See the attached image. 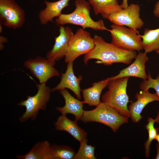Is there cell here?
I'll list each match as a JSON object with an SVG mask.
<instances>
[{"label": "cell", "instance_id": "2e32d148", "mask_svg": "<svg viewBox=\"0 0 159 159\" xmlns=\"http://www.w3.org/2000/svg\"><path fill=\"white\" fill-rule=\"evenodd\" d=\"M70 0H59L55 2L44 1L46 5L44 9L39 12L38 17L41 24L44 25L53 19L59 17L62 10L69 6Z\"/></svg>", "mask_w": 159, "mask_h": 159}, {"label": "cell", "instance_id": "484cf974", "mask_svg": "<svg viewBox=\"0 0 159 159\" xmlns=\"http://www.w3.org/2000/svg\"><path fill=\"white\" fill-rule=\"evenodd\" d=\"M153 14L155 16L159 18V0L156 3L153 11Z\"/></svg>", "mask_w": 159, "mask_h": 159}, {"label": "cell", "instance_id": "4dcf8cb0", "mask_svg": "<svg viewBox=\"0 0 159 159\" xmlns=\"http://www.w3.org/2000/svg\"><path fill=\"white\" fill-rule=\"evenodd\" d=\"M155 139L158 141V144L159 145V133H158L155 138Z\"/></svg>", "mask_w": 159, "mask_h": 159}, {"label": "cell", "instance_id": "52a82bcc", "mask_svg": "<svg viewBox=\"0 0 159 159\" xmlns=\"http://www.w3.org/2000/svg\"><path fill=\"white\" fill-rule=\"evenodd\" d=\"M95 44L90 33L82 28L78 29L71 36L65 56L66 63L73 62L79 56L86 54L93 49Z\"/></svg>", "mask_w": 159, "mask_h": 159}, {"label": "cell", "instance_id": "e0dca14e", "mask_svg": "<svg viewBox=\"0 0 159 159\" xmlns=\"http://www.w3.org/2000/svg\"><path fill=\"white\" fill-rule=\"evenodd\" d=\"M76 122L69 119L65 115H62L57 118L54 125L56 130L67 132L80 142L87 138V134Z\"/></svg>", "mask_w": 159, "mask_h": 159}, {"label": "cell", "instance_id": "9c48e42d", "mask_svg": "<svg viewBox=\"0 0 159 159\" xmlns=\"http://www.w3.org/2000/svg\"><path fill=\"white\" fill-rule=\"evenodd\" d=\"M55 61L38 56L29 58L25 62L24 66L29 70L40 84H46L47 80L55 76H59V72L54 68Z\"/></svg>", "mask_w": 159, "mask_h": 159}, {"label": "cell", "instance_id": "f1b7e54d", "mask_svg": "<svg viewBox=\"0 0 159 159\" xmlns=\"http://www.w3.org/2000/svg\"><path fill=\"white\" fill-rule=\"evenodd\" d=\"M157 153L156 156L155 158L156 159H159V145L158 144L157 145Z\"/></svg>", "mask_w": 159, "mask_h": 159}, {"label": "cell", "instance_id": "d4e9b609", "mask_svg": "<svg viewBox=\"0 0 159 159\" xmlns=\"http://www.w3.org/2000/svg\"><path fill=\"white\" fill-rule=\"evenodd\" d=\"M150 88H153L155 90L159 97V73L156 78L153 79L149 72L147 79L143 80L140 84V89L141 90H148Z\"/></svg>", "mask_w": 159, "mask_h": 159}, {"label": "cell", "instance_id": "4fadbf2b", "mask_svg": "<svg viewBox=\"0 0 159 159\" xmlns=\"http://www.w3.org/2000/svg\"><path fill=\"white\" fill-rule=\"evenodd\" d=\"M137 100L132 102L128 107L130 117L134 122H138L142 118L140 114L146 105L154 101H159L157 93H151L148 90H141L135 95Z\"/></svg>", "mask_w": 159, "mask_h": 159}, {"label": "cell", "instance_id": "4316f807", "mask_svg": "<svg viewBox=\"0 0 159 159\" xmlns=\"http://www.w3.org/2000/svg\"><path fill=\"white\" fill-rule=\"evenodd\" d=\"M7 39L6 38V37L3 36H0V49L1 50H2L4 48V45L3 44L7 42Z\"/></svg>", "mask_w": 159, "mask_h": 159}, {"label": "cell", "instance_id": "8fae6325", "mask_svg": "<svg viewBox=\"0 0 159 159\" xmlns=\"http://www.w3.org/2000/svg\"><path fill=\"white\" fill-rule=\"evenodd\" d=\"M59 35L55 38V42L52 49L48 51L46 58L58 61L65 57L69 40L73 34L72 29L68 26H60Z\"/></svg>", "mask_w": 159, "mask_h": 159}, {"label": "cell", "instance_id": "d6986e66", "mask_svg": "<svg viewBox=\"0 0 159 159\" xmlns=\"http://www.w3.org/2000/svg\"><path fill=\"white\" fill-rule=\"evenodd\" d=\"M108 81L106 79L93 83L91 87L82 90L84 103L90 106L98 105L101 102L100 97L102 92L107 86Z\"/></svg>", "mask_w": 159, "mask_h": 159}, {"label": "cell", "instance_id": "277c9868", "mask_svg": "<svg viewBox=\"0 0 159 159\" xmlns=\"http://www.w3.org/2000/svg\"><path fill=\"white\" fill-rule=\"evenodd\" d=\"M96 107L92 110H84L81 120L85 123H102L110 127L114 132L121 125L128 122V117L102 102Z\"/></svg>", "mask_w": 159, "mask_h": 159}, {"label": "cell", "instance_id": "44dd1931", "mask_svg": "<svg viewBox=\"0 0 159 159\" xmlns=\"http://www.w3.org/2000/svg\"><path fill=\"white\" fill-rule=\"evenodd\" d=\"M142 39L143 48L146 53L159 49V28L154 29H145Z\"/></svg>", "mask_w": 159, "mask_h": 159}, {"label": "cell", "instance_id": "83f0119b", "mask_svg": "<svg viewBox=\"0 0 159 159\" xmlns=\"http://www.w3.org/2000/svg\"><path fill=\"white\" fill-rule=\"evenodd\" d=\"M123 9H124L128 6L127 0H122V4L120 5Z\"/></svg>", "mask_w": 159, "mask_h": 159}, {"label": "cell", "instance_id": "603a6c76", "mask_svg": "<svg viewBox=\"0 0 159 159\" xmlns=\"http://www.w3.org/2000/svg\"><path fill=\"white\" fill-rule=\"evenodd\" d=\"M87 138L80 142V146L79 150L75 155L74 159H96L95 155V148L87 144Z\"/></svg>", "mask_w": 159, "mask_h": 159}, {"label": "cell", "instance_id": "6da1fadb", "mask_svg": "<svg viewBox=\"0 0 159 159\" xmlns=\"http://www.w3.org/2000/svg\"><path fill=\"white\" fill-rule=\"evenodd\" d=\"M95 44L92 50L85 55L83 61L85 64L91 59H95L106 65L116 63L130 64L137 55L136 51H130L119 48L112 43H107L101 37L95 35Z\"/></svg>", "mask_w": 159, "mask_h": 159}, {"label": "cell", "instance_id": "cb8c5ba5", "mask_svg": "<svg viewBox=\"0 0 159 159\" xmlns=\"http://www.w3.org/2000/svg\"><path fill=\"white\" fill-rule=\"evenodd\" d=\"M148 123L146 125V128L148 133V138L145 144V155L146 158H148L150 154V147L152 141L155 139L157 135L158 129L155 127L154 124L155 120L151 117H148Z\"/></svg>", "mask_w": 159, "mask_h": 159}, {"label": "cell", "instance_id": "7a4b0ae2", "mask_svg": "<svg viewBox=\"0 0 159 159\" xmlns=\"http://www.w3.org/2000/svg\"><path fill=\"white\" fill-rule=\"evenodd\" d=\"M75 9L72 13L68 14H62L56 18V23L63 26L67 24H72L80 26L84 29L90 28L95 30L108 31L105 26L102 20L95 21L90 16V4L85 0H76Z\"/></svg>", "mask_w": 159, "mask_h": 159}, {"label": "cell", "instance_id": "3957f363", "mask_svg": "<svg viewBox=\"0 0 159 159\" xmlns=\"http://www.w3.org/2000/svg\"><path fill=\"white\" fill-rule=\"evenodd\" d=\"M129 78L126 77L109 80L108 90L101 97L102 102L128 118L130 114L127 105L129 101L126 89Z\"/></svg>", "mask_w": 159, "mask_h": 159}, {"label": "cell", "instance_id": "7c38bea8", "mask_svg": "<svg viewBox=\"0 0 159 159\" xmlns=\"http://www.w3.org/2000/svg\"><path fill=\"white\" fill-rule=\"evenodd\" d=\"M147 53L139 52L136 56L134 62L127 67L120 71L117 75L107 78L108 80L112 79L130 77H137L146 80L148 75L145 71L146 63L148 58Z\"/></svg>", "mask_w": 159, "mask_h": 159}, {"label": "cell", "instance_id": "5b68a950", "mask_svg": "<svg viewBox=\"0 0 159 159\" xmlns=\"http://www.w3.org/2000/svg\"><path fill=\"white\" fill-rule=\"evenodd\" d=\"M37 92L33 96H27L26 99L18 104L20 106L26 108L25 112L19 118L21 122H25L29 119L34 120L40 110H45L49 102L51 90L46 84H39L36 85Z\"/></svg>", "mask_w": 159, "mask_h": 159}, {"label": "cell", "instance_id": "5bb4252c", "mask_svg": "<svg viewBox=\"0 0 159 159\" xmlns=\"http://www.w3.org/2000/svg\"><path fill=\"white\" fill-rule=\"evenodd\" d=\"M73 63H68L66 72L62 74L60 82L56 87L51 89V92L67 88L72 91L78 99H80V83L82 77L80 75L77 77L75 76L73 71Z\"/></svg>", "mask_w": 159, "mask_h": 159}, {"label": "cell", "instance_id": "ba28073f", "mask_svg": "<svg viewBox=\"0 0 159 159\" xmlns=\"http://www.w3.org/2000/svg\"><path fill=\"white\" fill-rule=\"evenodd\" d=\"M24 11L14 0H0V24L13 29L21 27L25 21Z\"/></svg>", "mask_w": 159, "mask_h": 159}, {"label": "cell", "instance_id": "ffe728a7", "mask_svg": "<svg viewBox=\"0 0 159 159\" xmlns=\"http://www.w3.org/2000/svg\"><path fill=\"white\" fill-rule=\"evenodd\" d=\"M51 145L47 141L39 142L27 153L16 157L19 159H50Z\"/></svg>", "mask_w": 159, "mask_h": 159}, {"label": "cell", "instance_id": "1f68e13d", "mask_svg": "<svg viewBox=\"0 0 159 159\" xmlns=\"http://www.w3.org/2000/svg\"><path fill=\"white\" fill-rule=\"evenodd\" d=\"M2 25L0 24V33H1L2 32Z\"/></svg>", "mask_w": 159, "mask_h": 159}, {"label": "cell", "instance_id": "d6a6232c", "mask_svg": "<svg viewBox=\"0 0 159 159\" xmlns=\"http://www.w3.org/2000/svg\"><path fill=\"white\" fill-rule=\"evenodd\" d=\"M156 53L159 54V49L156 51Z\"/></svg>", "mask_w": 159, "mask_h": 159}, {"label": "cell", "instance_id": "30bf717a", "mask_svg": "<svg viewBox=\"0 0 159 159\" xmlns=\"http://www.w3.org/2000/svg\"><path fill=\"white\" fill-rule=\"evenodd\" d=\"M140 9L139 5L132 3L125 8L110 15L107 19L113 24L139 29L144 25L140 17Z\"/></svg>", "mask_w": 159, "mask_h": 159}, {"label": "cell", "instance_id": "ac0fdd59", "mask_svg": "<svg viewBox=\"0 0 159 159\" xmlns=\"http://www.w3.org/2000/svg\"><path fill=\"white\" fill-rule=\"evenodd\" d=\"M95 15L100 14L103 18L107 19L111 14L122 9L117 0H88Z\"/></svg>", "mask_w": 159, "mask_h": 159}, {"label": "cell", "instance_id": "7402d4cb", "mask_svg": "<svg viewBox=\"0 0 159 159\" xmlns=\"http://www.w3.org/2000/svg\"><path fill=\"white\" fill-rule=\"evenodd\" d=\"M76 153L69 146L56 144L51 145L50 150V159H72Z\"/></svg>", "mask_w": 159, "mask_h": 159}, {"label": "cell", "instance_id": "f546056e", "mask_svg": "<svg viewBox=\"0 0 159 159\" xmlns=\"http://www.w3.org/2000/svg\"><path fill=\"white\" fill-rule=\"evenodd\" d=\"M155 120V122L159 123V111L158 112L157 115Z\"/></svg>", "mask_w": 159, "mask_h": 159}, {"label": "cell", "instance_id": "9a60e30c", "mask_svg": "<svg viewBox=\"0 0 159 159\" xmlns=\"http://www.w3.org/2000/svg\"><path fill=\"white\" fill-rule=\"evenodd\" d=\"M60 93L65 100V104L63 107H57L56 110L62 115L71 114L75 117V121L81 120L84 110H83V101H80L72 96L66 89L60 90Z\"/></svg>", "mask_w": 159, "mask_h": 159}, {"label": "cell", "instance_id": "8992f818", "mask_svg": "<svg viewBox=\"0 0 159 159\" xmlns=\"http://www.w3.org/2000/svg\"><path fill=\"white\" fill-rule=\"evenodd\" d=\"M108 31L112 37L111 43L121 49L140 51L143 49L142 40L137 30L112 24Z\"/></svg>", "mask_w": 159, "mask_h": 159}]
</instances>
